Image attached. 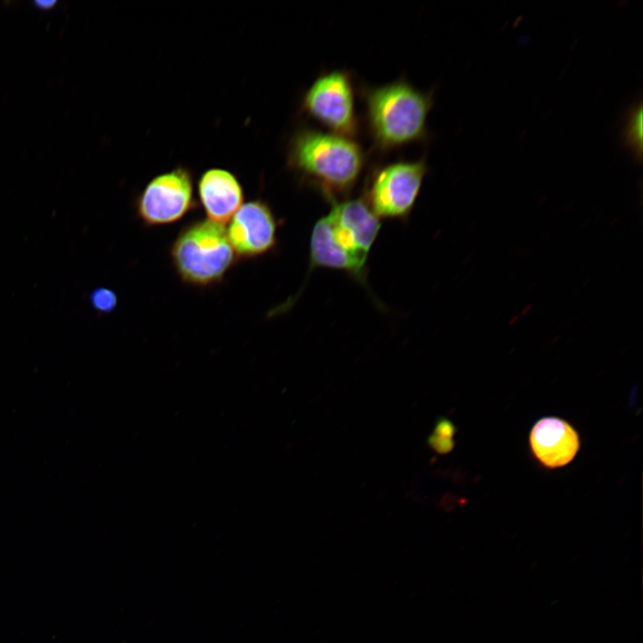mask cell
I'll list each match as a JSON object with an SVG mask.
<instances>
[{"label":"cell","instance_id":"1","mask_svg":"<svg viewBox=\"0 0 643 643\" xmlns=\"http://www.w3.org/2000/svg\"><path fill=\"white\" fill-rule=\"evenodd\" d=\"M380 227L362 197L331 204L313 227L307 275L318 268L343 271L370 291L368 258Z\"/></svg>","mask_w":643,"mask_h":643},{"label":"cell","instance_id":"2","mask_svg":"<svg viewBox=\"0 0 643 643\" xmlns=\"http://www.w3.org/2000/svg\"><path fill=\"white\" fill-rule=\"evenodd\" d=\"M361 145L352 138L303 127L288 145L287 164L298 182L333 204L349 197L365 166Z\"/></svg>","mask_w":643,"mask_h":643},{"label":"cell","instance_id":"3","mask_svg":"<svg viewBox=\"0 0 643 643\" xmlns=\"http://www.w3.org/2000/svg\"><path fill=\"white\" fill-rule=\"evenodd\" d=\"M364 119L373 146L388 152L428 139L427 120L432 92L418 89L405 79L362 90Z\"/></svg>","mask_w":643,"mask_h":643},{"label":"cell","instance_id":"4","mask_svg":"<svg viewBox=\"0 0 643 643\" xmlns=\"http://www.w3.org/2000/svg\"><path fill=\"white\" fill-rule=\"evenodd\" d=\"M170 255L180 280L198 288L220 283L238 259L223 225L208 219L181 228Z\"/></svg>","mask_w":643,"mask_h":643},{"label":"cell","instance_id":"5","mask_svg":"<svg viewBox=\"0 0 643 643\" xmlns=\"http://www.w3.org/2000/svg\"><path fill=\"white\" fill-rule=\"evenodd\" d=\"M428 172L425 159L396 161L377 167L366 180L362 198L380 219L405 221Z\"/></svg>","mask_w":643,"mask_h":643},{"label":"cell","instance_id":"6","mask_svg":"<svg viewBox=\"0 0 643 643\" xmlns=\"http://www.w3.org/2000/svg\"><path fill=\"white\" fill-rule=\"evenodd\" d=\"M301 108L328 131L352 138L359 132L355 85L347 71L321 73L305 92Z\"/></svg>","mask_w":643,"mask_h":643},{"label":"cell","instance_id":"7","mask_svg":"<svg viewBox=\"0 0 643 643\" xmlns=\"http://www.w3.org/2000/svg\"><path fill=\"white\" fill-rule=\"evenodd\" d=\"M195 207L193 176L182 166L154 177L135 202L138 218L148 227L174 223Z\"/></svg>","mask_w":643,"mask_h":643},{"label":"cell","instance_id":"8","mask_svg":"<svg viewBox=\"0 0 643 643\" xmlns=\"http://www.w3.org/2000/svg\"><path fill=\"white\" fill-rule=\"evenodd\" d=\"M279 220L271 205L257 198L243 203L226 231L238 258L253 259L276 247Z\"/></svg>","mask_w":643,"mask_h":643},{"label":"cell","instance_id":"9","mask_svg":"<svg viewBox=\"0 0 643 643\" xmlns=\"http://www.w3.org/2000/svg\"><path fill=\"white\" fill-rule=\"evenodd\" d=\"M530 446L541 464L547 468H559L576 456L580 449V437L568 422L557 417H544L533 425Z\"/></svg>","mask_w":643,"mask_h":643},{"label":"cell","instance_id":"10","mask_svg":"<svg viewBox=\"0 0 643 643\" xmlns=\"http://www.w3.org/2000/svg\"><path fill=\"white\" fill-rule=\"evenodd\" d=\"M197 193L206 219L221 225L230 221L244 202L239 180L223 168L205 171L197 181Z\"/></svg>","mask_w":643,"mask_h":643},{"label":"cell","instance_id":"11","mask_svg":"<svg viewBox=\"0 0 643 643\" xmlns=\"http://www.w3.org/2000/svg\"><path fill=\"white\" fill-rule=\"evenodd\" d=\"M642 130L643 113L642 102L633 104L626 112L624 126L621 132L622 144L632 154L639 163L642 162Z\"/></svg>","mask_w":643,"mask_h":643},{"label":"cell","instance_id":"12","mask_svg":"<svg viewBox=\"0 0 643 643\" xmlns=\"http://www.w3.org/2000/svg\"><path fill=\"white\" fill-rule=\"evenodd\" d=\"M90 302L94 309L102 313H108L114 310L118 298L114 291L107 288H98L90 295Z\"/></svg>","mask_w":643,"mask_h":643},{"label":"cell","instance_id":"13","mask_svg":"<svg viewBox=\"0 0 643 643\" xmlns=\"http://www.w3.org/2000/svg\"><path fill=\"white\" fill-rule=\"evenodd\" d=\"M34 3H35V4H36L38 7H40V8H49V7L53 6L56 2H55V1H52V0H50V1H47V0L42 1V0H40V1H35Z\"/></svg>","mask_w":643,"mask_h":643}]
</instances>
